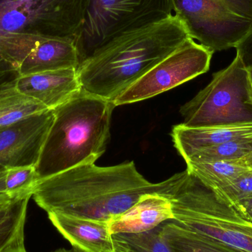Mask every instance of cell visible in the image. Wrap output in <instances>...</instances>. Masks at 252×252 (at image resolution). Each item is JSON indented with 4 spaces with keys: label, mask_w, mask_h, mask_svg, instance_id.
<instances>
[{
    "label": "cell",
    "mask_w": 252,
    "mask_h": 252,
    "mask_svg": "<svg viewBox=\"0 0 252 252\" xmlns=\"http://www.w3.org/2000/svg\"><path fill=\"white\" fill-rule=\"evenodd\" d=\"M166 181L148 182L132 161L109 167L83 164L38 181L32 198L46 213L109 223Z\"/></svg>",
    "instance_id": "obj_1"
},
{
    "label": "cell",
    "mask_w": 252,
    "mask_h": 252,
    "mask_svg": "<svg viewBox=\"0 0 252 252\" xmlns=\"http://www.w3.org/2000/svg\"><path fill=\"white\" fill-rule=\"evenodd\" d=\"M190 38L174 14L112 40L78 66L82 90L113 102Z\"/></svg>",
    "instance_id": "obj_2"
},
{
    "label": "cell",
    "mask_w": 252,
    "mask_h": 252,
    "mask_svg": "<svg viewBox=\"0 0 252 252\" xmlns=\"http://www.w3.org/2000/svg\"><path fill=\"white\" fill-rule=\"evenodd\" d=\"M115 107L113 102L81 90L53 109L54 121L36 165L38 181L93 164L103 156Z\"/></svg>",
    "instance_id": "obj_3"
},
{
    "label": "cell",
    "mask_w": 252,
    "mask_h": 252,
    "mask_svg": "<svg viewBox=\"0 0 252 252\" xmlns=\"http://www.w3.org/2000/svg\"><path fill=\"white\" fill-rule=\"evenodd\" d=\"M166 193L179 226L232 251L252 252V221L187 169L169 178Z\"/></svg>",
    "instance_id": "obj_4"
},
{
    "label": "cell",
    "mask_w": 252,
    "mask_h": 252,
    "mask_svg": "<svg viewBox=\"0 0 252 252\" xmlns=\"http://www.w3.org/2000/svg\"><path fill=\"white\" fill-rule=\"evenodd\" d=\"M189 127L252 124V80L239 56L213 74L210 84L181 107Z\"/></svg>",
    "instance_id": "obj_5"
},
{
    "label": "cell",
    "mask_w": 252,
    "mask_h": 252,
    "mask_svg": "<svg viewBox=\"0 0 252 252\" xmlns=\"http://www.w3.org/2000/svg\"><path fill=\"white\" fill-rule=\"evenodd\" d=\"M173 12V0H89L75 38L80 64L115 38L161 22Z\"/></svg>",
    "instance_id": "obj_6"
},
{
    "label": "cell",
    "mask_w": 252,
    "mask_h": 252,
    "mask_svg": "<svg viewBox=\"0 0 252 252\" xmlns=\"http://www.w3.org/2000/svg\"><path fill=\"white\" fill-rule=\"evenodd\" d=\"M189 37L213 52L237 44L252 28V0H173Z\"/></svg>",
    "instance_id": "obj_7"
},
{
    "label": "cell",
    "mask_w": 252,
    "mask_h": 252,
    "mask_svg": "<svg viewBox=\"0 0 252 252\" xmlns=\"http://www.w3.org/2000/svg\"><path fill=\"white\" fill-rule=\"evenodd\" d=\"M89 0H0V33L25 32L75 40Z\"/></svg>",
    "instance_id": "obj_8"
},
{
    "label": "cell",
    "mask_w": 252,
    "mask_h": 252,
    "mask_svg": "<svg viewBox=\"0 0 252 252\" xmlns=\"http://www.w3.org/2000/svg\"><path fill=\"white\" fill-rule=\"evenodd\" d=\"M213 53L192 38L150 69L114 101L115 106L152 98L210 69Z\"/></svg>",
    "instance_id": "obj_9"
},
{
    "label": "cell",
    "mask_w": 252,
    "mask_h": 252,
    "mask_svg": "<svg viewBox=\"0 0 252 252\" xmlns=\"http://www.w3.org/2000/svg\"><path fill=\"white\" fill-rule=\"evenodd\" d=\"M53 121V111L48 110L0 130V171L36 166Z\"/></svg>",
    "instance_id": "obj_10"
},
{
    "label": "cell",
    "mask_w": 252,
    "mask_h": 252,
    "mask_svg": "<svg viewBox=\"0 0 252 252\" xmlns=\"http://www.w3.org/2000/svg\"><path fill=\"white\" fill-rule=\"evenodd\" d=\"M80 65L75 40L28 33L27 56L18 67L19 75L58 69L75 68Z\"/></svg>",
    "instance_id": "obj_11"
},
{
    "label": "cell",
    "mask_w": 252,
    "mask_h": 252,
    "mask_svg": "<svg viewBox=\"0 0 252 252\" xmlns=\"http://www.w3.org/2000/svg\"><path fill=\"white\" fill-rule=\"evenodd\" d=\"M16 90L53 110L79 93L82 87L75 68L19 75Z\"/></svg>",
    "instance_id": "obj_12"
},
{
    "label": "cell",
    "mask_w": 252,
    "mask_h": 252,
    "mask_svg": "<svg viewBox=\"0 0 252 252\" xmlns=\"http://www.w3.org/2000/svg\"><path fill=\"white\" fill-rule=\"evenodd\" d=\"M161 190L142 195L125 213L108 223L112 235L148 232L173 220L171 201L166 193L169 179Z\"/></svg>",
    "instance_id": "obj_13"
},
{
    "label": "cell",
    "mask_w": 252,
    "mask_h": 252,
    "mask_svg": "<svg viewBox=\"0 0 252 252\" xmlns=\"http://www.w3.org/2000/svg\"><path fill=\"white\" fill-rule=\"evenodd\" d=\"M49 220L72 247L84 252H127L108 223L48 213Z\"/></svg>",
    "instance_id": "obj_14"
},
{
    "label": "cell",
    "mask_w": 252,
    "mask_h": 252,
    "mask_svg": "<svg viewBox=\"0 0 252 252\" xmlns=\"http://www.w3.org/2000/svg\"><path fill=\"white\" fill-rule=\"evenodd\" d=\"M172 139L175 148L184 159L195 151L213 145L241 139H252V124L189 127L174 126Z\"/></svg>",
    "instance_id": "obj_15"
},
{
    "label": "cell",
    "mask_w": 252,
    "mask_h": 252,
    "mask_svg": "<svg viewBox=\"0 0 252 252\" xmlns=\"http://www.w3.org/2000/svg\"><path fill=\"white\" fill-rule=\"evenodd\" d=\"M14 82L0 88V130L49 110L39 102L19 93Z\"/></svg>",
    "instance_id": "obj_16"
},
{
    "label": "cell",
    "mask_w": 252,
    "mask_h": 252,
    "mask_svg": "<svg viewBox=\"0 0 252 252\" xmlns=\"http://www.w3.org/2000/svg\"><path fill=\"white\" fill-rule=\"evenodd\" d=\"M186 164L188 171L214 191L229 186L241 175L251 170L243 158L210 162L188 161Z\"/></svg>",
    "instance_id": "obj_17"
},
{
    "label": "cell",
    "mask_w": 252,
    "mask_h": 252,
    "mask_svg": "<svg viewBox=\"0 0 252 252\" xmlns=\"http://www.w3.org/2000/svg\"><path fill=\"white\" fill-rule=\"evenodd\" d=\"M160 229L172 252H236L201 238L173 220L163 223Z\"/></svg>",
    "instance_id": "obj_18"
},
{
    "label": "cell",
    "mask_w": 252,
    "mask_h": 252,
    "mask_svg": "<svg viewBox=\"0 0 252 252\" xmlns=\"http://www.w3.org/2000/svg\"><path fill=\"white\" fill-rule=\"evenodd\" d=\"M31 198L32 192L19 197L0 223V252L25 246V220Z\"/></svg>",
    "instance_id": "obj_19"
},
{
    "label": "cell",
    "mask_w": 252,
    "mask_h": 252,
    "mask_svg": "<svg viewBox=\"0 0 252 252\" xmlns=\"http://www.w3.org/2000/svg\"><path fill=\"white\" fill-rule=\"evenodd\" d=\"M252 151V139H241L203 148L189 156L185 162L234 161L244 158Z\"/></svg>",
    "instance_id": "obj_20"
},
{
    "label": "cell",
    "mask_w": 252,
    "mask_h": 252,
    "mask_svg": "<svg viewBox=\"0 0 252 252\" xmlns=\"http://www.w3.org/2000/svg\"><path fill=\"white\" fill-rule=\"evenodd\" d=\"M37 181L36 166L7 167L0 171V192H32Z\"/></svg>",
    "instance_id": "obj_21"
},
{
    "label": "cell",
    "mask_w": 252,
    "mask_h": 252,
    "mask_svg": "<svg viewBox=\"0 0 252 252\" xmlns=\"http://www.w3.org/2000/svg\"><path fill=\"white\" fill-rule=\"evenodd\" d=\"M114 235L127 252H172L161 236L160 226L142 233Z\"/></svg>",
    "instance_id": "obj_22"
},
{
    "label": "cell",
    "mask_w": 252,
    "mask_h": 252,
    "mask_svg": "<svg viewBox=\"0 0 252 252\" xmlns=\"http://www.w3.org/2000/svg\"><path fill=\"white\" fill-rule=\"evenodd\" d=\"M214 192L238 211L241 201L252 198V170L241 175L229 186Z\"/></svg>",
    "instance_id": "obj_23"
},
{
    "label": "cell",
    "mask_w": 252,
    "mask_h": 252,
    "mask_svg": "<svg viewBox=\"0 0 252 252\" xmlns=\"http://www.w3.org/2000/svg\"><path fill=\"white\" fill-rule=\"evenodd\" d=\"M237 55L244 63V66L252 74V28L248 33L235 47Z\"/></svg>",
    "instance_id": "obj_24"
},
{
    "label": "cell",
    "mask_w": 252,
    "mask_h": 252,
    "mask_svg": "<svg viewBox=\"0 0 252 252\" xmlns=\"http://www.w3.org/2000/svg\"><path fill=\"white\" fill-rule=\"evenodd\" d=\"M19 76L17 69L7 62H0V88L16 81Z\"/></svg>",
    "instance_id": "obj_25"
},
{
    "label": "cell",
    "mask_w": 252,
    "mask_h": 252,
    "mask_svg": "<svg viewBox=\"0 0 252 252\" xmlns=\"http://www.w3.org/2000/svg\"><path fill=\"white\" fill-rule=\"evenodd\" d=\"M28 192L24 193L11 194L7 192H0V213L7 210L11 206V204L17 199L21 195Z\"/></svg>",
    "instance_id": "obj_26"
},
{
    "label": "cell",
    "mask_w": 252,
    "mask_h": 252,
    "mask_svg": "<svg viewBox=\"0 0 252 252\" xmlns=\"http://www.w3.org/2000/svg\"><path fill=\"white\" fill-rule=\"evenodd\" d=\"M238 212L243 217L252 221V198L241 201Z\"/></svg>",
    "instance_id": "obj_27"
},
{
    "label": "cell",
    "mask_w": 252,
    "mask_h": 252,
    "mask_svg": "<svg viewBox=\"0 0 252 252\" xmlns=\"http://www.w3.org/2000/svg\"><path fill=\"white\" fill-rule=\"evenodd\" d=\"M243 160H244L246 165H247L249 168L252 170V151L250 154H249L248 155L246 156V157L243 158Z\"/></svg>",
    "instance_id": "obj_28"
},
{
    "label": "cell",
    "mask_w": 252,
    "mask_h": 252,
    "mask_svg": "<svg viewBox=\"0 0 252 252\" xmlns=\"http://www.w3.org/2000/svg\"><path fill=\"white\" fill-rule=\"evenodd\" d=\"M26 194V193H25ZM22 196V195H21ZM17 198V199H18ZM16 199V200H17ZM14 201V202H15ZM14 202L13 203V204H11V206H10L9 208H7V210H4V211L1 212V213H0V223H1V221H2L3 220H4V219H5L6 216H7V214H8L9 212H10V209H11L12 206H13V204H14Z\"/></svg>",
    "instance_id": "obj_29"
},
{
    "label": "cell",
    "mask_w": 252,
    "mask_h": 252,
    "mask_svg": "<svg viewBox=\"0 0 252 252\" xmlns=\"http://www.w3.org/2000/svg\"><path fill=\"white\" fill-rule=\"evenodd\" d=\"M84 252V251H81V250H78V249L75 248V247H72V250H66V249H59V250H56L55 252Z\"/></svg>",
    "instance_id": "obj_30"
},
{
    "label": "cell",
    "mask_w": 252,
    "mask_h": 252,
    "mask_svg": "<svg viewBox=\"0 0 252 252\" xmlns=\"http://www.w3.org/2000/svg\"><path fill=\"white\" fill-rule=\"evenodd\" d=\"M5 252H28L25 250V247H19V248L13 249V250H9V251Z\"/></svg>",
    "instance_id": "obj_31"
},
{
    "label": "cell",
    "mask_w": 252,
    "mask_h": 252,
    "mask_svg": "<svg viewBox=\"0 0 252 252\" xmlns=\"http://www.w3.org/2000/svg\"><path fill=\"white\" fill-rule=\"evenodd\" d=\"M250 74H251V73H250ZM251 76H252V74H251Z\"/></svg>",
    "instance_id": "obj_32"
}]
</instances>
